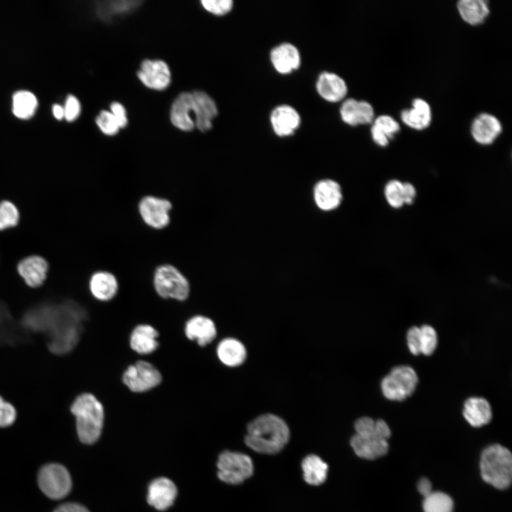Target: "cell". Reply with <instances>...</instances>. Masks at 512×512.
<instances>
[{
    "label": "cell",
    "instance_id": "27",
    "mask_svg": "<svg viewBox=\"0 0 512 512\" xmlns=\"http://www.w3.org/2000/svg\"><path fill=\"white\" fill-rule=\"evenodd\" d=\"M402 121L408 127L422 130L427 128L432 119L431 109L429 104L422 99H415L412 107L401 112Z\"/></svg>",
    "mask_w": 512,
    "mask_h": 512
},
{
    "label": "cell",
    "instance_id": "40",
    "mask_svg": "<svg viewBox=\"0 0 512 512\" xmlns=\"http://www.w3.org/2000/svg\"><path fill=\"white\" fill-rule=\"evenodd\" d=\"M64 110V117L68 122L76 119L80 113V103L78 98L69 95L65 100Z\"/></svg>",
    "mask_w": 512,
    "mask_h": 512
},
{
    "label": "cell",
    "instance_id": "28",
    "mask_svg": "<svg viewBox=\"0 0 512 512\" xmlns=\"http://www.w3.org/2000/svg\"><path fill=\"white\" fill-rule=\"evenodd\" d=\"M141 4L142 1L137 0L101 1L96 4V13L101 20L110 21L114 18L129 14Z\"/></svg>",
    "mask_w": 512,
    "mask_h": 512
},
{
    "label": "cell",
    "instance_id": "25",
    "mask_svg": "<svg viewBox=\"0 0 512 512\" xmlns=\"http://www.w3.org/2000/svg\"><path fill=\"white\" fill-rule=\"evenodd\" d=\"M317 206L324 210H331L339 206L342 194L340 186L332 180L319 181L314 191Z\"/></svg>",
    "mask_w": 512,
    "mask_h": 512
},
{
    "label": "cell",
    "instance_id": "39",
    "mask_svg": "<svg viewBox=\"0 0 512 512\" xmlns=\"http://www.w3.org/2000/svg\"><path fill=\"white\" fill-rule=\"evenodd\" d=\"M201 4L206 10L218 16L228 14L233 6L232 0H203Z\"/></svg>",
    "mask_w": 512,
    "mask_h": 512
},
{
    "label": "cell",
    "instance_id": "29",
    "mask_svg": "<svg viewBox=\"0 0 512 512\" xmlns=\"http://www.w3.org/2000/svg\"><path fill=\"white\" fill-rule=\"evenodd\" d=\"M328 465L319 456L309 454L302 462L304 481L310 485L319 486L324 483L328 474Z\"/></svg>",
    "mask_w": 512,
    "mask_h": 512
},
{
    "label": "cell",
    "instance_id": "37",
    "mask_svg": "<svg viewBox=\"0 0 512 512\" xmlns=\"http://www.w3.org/2000/svg\"><path fill=\"white\" fill-rule=\"evenodd\" d=\"M95 121L102 132L107 136L115 135L120 129L113 114L106 110L101 111Z\"/></svg>",
    "mask_w": 512,
    "mask_h": 512
},
{
    "label": "cell",
    "instance_id": "42",
    "mask_svg": "<svg viewBox=\"0 0 512 512\" xmlns=\"http://www.w3.org/2000/svg\"><path fill=\"white\" fill-rule=\"evenodd\" d=\"M110 112L116 119L119 128H124L127 124V117L124 107L119 102H112L110 105Z\"/></svg>",
    "mask_w": 512,
    "mask_h": 512
},
{
    "label": "cell",
    "instance_id": "14",
    "mask_svg": "<svg viewBox=\"0 0 512 512\" xmlns=\"http://www.w3.org/2000/svg\"><path fill=\"white\" fill-rule=\"evenodd\" d=\"M270 122L274 133L279 137L290 136L298 129L301 117L290 105H282L275 107L270 114Z\"/></svg>",
    "mask_w": 512,
    "mask_h": 512
},
{
    "label": "cell",
    "instance_id": "19",
    "mask_svg": "<svg viewBox=\"0 0 512 512\" xmlns=\"http://www.w3.org/2000/svg\"><path fill=\"white\" fill-rule=\"evenodd\" d=\"M270 60L278 73L289 74L299 67L301 56L296 46L289 43H284L272 50Z\"/></svg>",
    "mask_w": 512,
    "mask_h": 512
},
{
    "label": "cell",
    "instance_id": "26",
    "mask_svg": "<svg viewBox=\"0 0 512 512\" xmlns=\"http://www.w3.org/2000/svg\"><path fill=\"white\" fill-rule=\"evenodd\" d=\"M216 353L220 362L228 367L242 365L247 357L243 343L234 338H225L218 344Z\"/></svg>",
    "mask_w": 512,
    "mask_h": 512
},
{
    "label": "cell",
    "instance_id": "31",
    "mask_svg": "<svg viewBox=\"0 0 512 512\" xmlns=\"http://www.w3.org/2000/svg\"><path fill=\"white\" fill-rule=\"evenodd\" d=\"M399 130L398 122L392 117L383 114L374 120L371 127V135L375 143L380 146H385Z\"/></svg>",
    "mask_w": 512,
    "mask_h": 512
},
{
    "label": "cell",
    "instance_id": "20",
    "mask_svg": "<svg viewBox=\"0 0 512 512\" xmlns=\"http://www.w3.org/2000/svg\"><path fill=\"white\" fill-rule=\"evenodd\" d=\"M316 87L319 95L330 102L342 100L348 92L347 85L343 79L331 72H323L319 75Z\"/></svg>",
    "mask_w": 512,
    "mask_h": 512
},
{
    "label": "cell",
    "instance_id": "5",
    "mask_svg": "<svg viewBox=\"0 0 512 512\" xmlns=\"http://www.w3.org/2000/svg\"><path fill=\"white\" fill-rule=\"evenodd\" d=\"M418 383L416 371L410 366L400 365L392 368L381 380L383 396L390 400L402 401L415 390Z\"/></svg>",
    "mask_w": 512,
    "mask_h": 512
},
{
    "label": "cell",
    "instance_id": "18",
    "mask_svg": "<svg viewBox=\"0 0 512 512\" xmlns=\"http://www.w3.org/2000/svg\"><path fill=\"white\" fill-rule=\"evenodd\" d=\"M193 110V100L191 92H181L174 101L170 118L172 124L178 129L185 132L191 131L195 123L191 117Z\"/></svg>",
    "mask_w": 512,
    "mask_h": 512
},
{
    "label": "cell",
    "instance_id": "6",
    "mask_svg": "<svg viewBox=\"0 0 512 512\" xmlns=\"http://www.w3.org/2000/svg\"><path fill=\"white\" fill-rule=\"evenodd\" d=\"M217 466L218 478L230 484H240L254 472L252 459L238 452H223L218 457Z\"/></svg>",
    "mask_w": 512,
    "mask_h": 512
},
{
    "label": "cell",
    "instance_id": "46",
    "mask_svg": "<svg viewBox=\"0 0 512 512\" xmlns=\"http://www.w3.org/2000/svg\"><path fill=\"white\" fill-rule=\"evenodd\" d=\"M53 114L55 119L60 120L64 117V110L58 104H54L52 107Z\"/></svg>",
    "mask_w": 512,
    "mask_h": 512
},
{
    "label": "cell",
    "instance_id": "21",
    "mask_svg": "<svg viewBox=\"0 0 512 512\" xmlns=\"http://www.w3.org/2000/svg\"><path fill=\"white\" fill-rule=\"evenodd\" d=\"M502 130L501 124L494 115L481 113L473 121L471 134L474 140L483 145L490 144L497 138Z\"/></svg>",
    "mask_w": 512,
    "mask_h": 512
},
{
    "label": "cell",
    "instance_id": "11",
    "mask_svg": "<svg viewBox=\"0 0 512 512\" xmlns=\"http://www.w3.org/2000/svg\"><path fill=\"white\" fill-rule=\"evenodd\" d=\"M17 270L28 287L37 288L44 283L47 277L48 263L41 256L31 255L18 263Z\"/></svg>",
    "mask_w": 512,
    "mask_h": 512
},
{
    "label": "cell",
    "instance_id": "17",
    "mask_svg": "<svg viewBox=\"0 0 512 512\" xmlns=\"http://www.w3.org/2000/svg\"><path fill=\"white\" fill-rule=\"evenodd\" d=\"M340 115L346 124L356 126L372 122L374 110L368 102L350 98L346 100L341 105Z\"/></svg>",
    "mask_w": 512,
    "mask_h": 512
},
{
    "label": "cell",
    "instance_id": "3",
    "mask_svg": "<svg viewBox=\"0 0 512 512\" xmlns=\"http://www.w3.org/2000/svg\"><path fill=\"white\" fill-rule=\"evenodd\" d=\"M481 475L484 481L498 489H507L512 478V455L505 447L494 444L483 451Z\"/></svg>",
    "mask_w": 512,
    "mask_h": 512
},
{
    "label": "cell",
    "instance_id": "44",
    "mask_svg": "<svg viewBox=\"0 0 512 512\" xmlns=\"http://www.w3.org/2000/svg\"><path fill=\"white\" fill-rule=\"evenodd\" d=\"M416 196V190L410 183H403V197L405 204H411Z\"/></svg>",
    "mask_w": 512,
    "mask_h": 512
},
{
    "label": "cell",
    "instance_id": "36",
    "mask_svg": "<svg viewBox=\"0 0 512 512\" xmlns=\"http://www.w3.org/2000/svg\"><path fill=\"white\" fill-rule=\"evenodd\" d=\"M385 196L388 204L394 208H399L404 203L403 183L398 180H391L386 184L384 191Z\"/></svg>",
    "mask_w": 512,
    "mask_h": 512
},
{
    "label": "cell",
    "instance_id": "12",
    "mask_svg": "<svg viewBox=\"0 0 512 512\" xmlns=\"http://www.w3.org/2000/svg\"><path fill=\"white\" fill-rule=\"evenodd\" d=\"M177 489L168 478L161 477L151 482L148 488L147 502L156 510L169 508L175 501Z\"/></svg>",
    "mask_w": 512,
    "mask_h": 512
},
{
    "label": "cell",
    "instance_id": "8",
    "mask_svg": "<svg viewBox=\"0 0 512 512\" xmlns=\"http://www.w3.org/2000/svg\"><path fill=\"white\" fill-rule=\"evenodd\" d=\"M38 483L43 493L52 499L64 498L72 487L68 471L58 464H49L43 466L38 474Z\"/></svg>",
    "mask_w": 512,
    "mask_h": 512
},
{
    "label": "cell",
    "instance_id": "9",
    "mask_svg": "<svg viewBox=\"0 0 512 512\" xmlns=\"http://www.w3.org/2000/svg\"><path fill=\"white\" fill-rule=\"evenodd\" d=\"M161 380L159 370L145 361H138L129 366L122 375L124 384L134 393L149 391L159 385Z\"/></svg>",
    "mask_w": 512,
    "mask_h": 512
},
{
    "label": "cell",
    "instance_id": "22",
    "mask_svg": "<svg viewBox=\"0 0 512 512\" xmlns=\"http://www.w3.org/2000/svg\"><path fill=\"white\" fill-rule=\"evenodd\" d=\"M350 444L355 454L366 459L380 457L388 451V440L377 436H360L355 434Z\"/></svg>",
    "mask_w": 512,
    "mask_h": 512
},
{
    "label": "cell",
    "instance_id": "13",
    "mask_svg": "<svg viewBox=\"0 0 512 512\" xmlns=\"http://www.w3.org/2000/svg\"><path fill=\"white\" fill-rule=\"evenodd\" d=\"M192 93L193 100V112L195 114V126L201 132H205L212 127L213 119L218 114V108L215 101L207 93L200 90Z\"/></svg>",
    "mask_w": 512,
    "mask_h": 512
},
{
    "label": "cell",
    "instance_id": "2",
    "mask_svg": "<svg viewBox=\"0 0 512 512\" xmlns=\"http://www.w3.org/2000/svg\"><path fill=\"white\" fill-rule=\"evenodd\" d=\"M70 410L75 418L76 430L80 441L93 444L100 437L104 423V407L101 402L90 393L78 395Z\"/></svg>",
    "mask_w": 512,
    "mask_h": 512
},
{
    "label": "cell",
    "instance_id": "45",
    "mask_svg": "<svg viewBox=\"0 0 512 512\" xmlns=\"http://www.w3.org/2000/svg\"><path fill=\"white\" fill-rule=\"evenodd\" d=\"M417 490L424 497L431 494L432 484L430 480L427 478H421L417 483Z\"/></svg>",
    "mask_w": 512,
    "mask_h": 512
},
{
    "label": "cell",
    "instance_id": "23",
    "mask_svg": "<svg viewBox=\"0 0 512 512\" xmlns=\"http://www.w3.org/2000/svg\"><path fill=\"white\" fill-rule=\"evenodd\" d=\"M462 414L471 426L480 427L491 421L492 410L486 399L481 397H471L464 402Z\"/></svg>",
    "mask_w": 512,
    "mask_h": 512
},
{
    "label": "cell",
    "instance_id": "41",
    "mask_svg": "<svg viewBox=\"0 0 512 512\" xmlns=\"http://www.w3.org/2000/svg\"><path fill=\"white\" fill-rule=\"evenodd\" d=\"M407 345L410 353L415 356L421 354L420 327L412 326L406 334Z\"/></svg>",
    "mask_w": 512,
    "mask_h": 512
},
{
    "label": "cell",
    "instance_id": "34",
    "mask_svg": "<svg viewBox=\"0 0 512 512\" xmlns=\"http://www.w3.org/2000/svg\"><path fill=\"white\" fill-rule=\"evenodd\" d=\"M19 219L20 213L14 203L8 200L0 202V231L16 227Z\"/></svg>",
    "mask_w": 512,
    "mask_h": 512
},
{
    "label": "cell",
    "instance_id": "15",
    "mask_svg": "<svg viewBox=\"0 0 512 512\" xmlns=\"http://www.w3.org/2000/svg\"><path fill=\"white\" fill-rule=\"evenodd\" d=\"M88 286L92 297L100 302L112 300L119 290L117 278L107 270L95 272L89 279Z\"/></svg>",
    "mask_w": 512,
    "mask_h": 512
},
{
    "label": "cell",
    "instance_id": "38",
    "mask_svg": "<svg viewBox=\"0 0 512 512\" xmlns=\"http://www.w3.org/2000/svg\"><path fill=\"white\" fill-rule=\"evenodd\" d=\"M16 409L9 401L0 395V427L11 426L16 420Z\"/></svg>",
    "mask_w": 512,
    "mask_h": 512
},
{
    "label": "cell",
    "instance_id": "1",
    "mask_svg": "<svg viewBox=\"0 0 512 512\" xmlns=\"http://www.w3.org/2000/svg\"><path fill=\"white\" fill-rule=\"evenodd\" d=\"M287 424L279 416L267 413L252 420L247 426L245 444L253 451L267 454L280 452L289 442Z\"/></svg>",
    "mask_w": 512,
    "mask_h": 512
},
{
    "label": "cell",
    "instance_id": "33",
    "mask_svg": "<svg viewBox=\"0 0 512 512\" xmlns=\"http://www.w3.org/2000/svg\"><path fill=\"white\" fill-rule=\"evenodd\" d=\"M422 506L424 512H452L454 504L449 495L435 491L425 497Z\"/></svg>",
    "mask_w": 512,
    "mask_h": 512
},
{
    "label": "cell",
    "instance_id": "10",
    "mask_svg": "<svg viewBox=\"0 0 512 512\" xmlns=\"http://www.w3.org/2000/svg\"><path fill=\"white\" fill-rule=\"evenodd\" d=\"M140 81L147 87L163 90L171 82V72L168 65L161 60H145L137 73Z\"/></svg>",
    "mask_w": 512,
    "mask_h": 512
},
{
    "label": "cell",
    "instance_id": "43",
    "mask_svg": "<svg viewBox=\"0 0 512 512\" xmlns=\"http://www.w3.org/2000/svg\"><path fill=\"white\" fill-rule=\"evenodd\" d=\"M53 512H90L84 506L78 503H65L58 506Z\"/></svg>",
    "mask_w": 512,
    "mask_h": 512
},
{
    "label": "cell",
    "instance_id": "7",
    "mask_svg": "<svg viewBox=\"0 0 512 512\" xmlns=\"http://www.w3.org/2000/svg\"><path fill=\"white\" fill-rule=\"evenodd\" d=\"M173 205L166 198L154 195L142 197L137 206L142 222L149 228L160 230L169 226Z\"/></svg>",
    "mask_w": 512,
    "mask_h": 512
},
{
    "label": "cell",
    "instance_id": "4",
    "mask_svg": "<svg viewBox=\"0 0 512 512\" xmlns=\"http://www.w3.org/2000/svg\"><path fill=\"white\" fill-rule=\"evenodd\" d=\"M153 285L161 298L178 301L186 300L191 290L187 277L178 267L169 263L161 264L155 268Z\"/></svg>",
    "mask_w": 512,
    "mask_h": 512
},
{
    "label": "cell",
    "instance_id": "35",
    "mask_svg": "<svg viewBox=\"0 0 512 512\" xmlns=\"http://www.w3.org/2000/svg\"><path fill=\"white\" fill-rule=\"evenodd\" d=\"M420 332L421 354L430 356L434 353L437 346V334L435 329L428 324H424L420 326Z\"/></svg>",
    "mask_w": 512,
    "mask_h": 512
},
{
    "label": "cell",
    "instance_id": "16",
    "mask_svg": "<svg viewBox=\"0 0 512 512\" xmlns=\"http://www.w3.org/2000/svg\"><path fill=\"white\" fill-rule=\"evenodd\" d=\"M184 331L188 339L196 341L200 346L210 343L217 335L213 321L202 315H196L189 319L185 324Z\"/></svg>",
    "mask_w": 512,
    "mask_h": 512
},
{
    "label": "cell",
    "instance_id": "30",
    "mask_svg": "<svg viewBox=\"0 0 512 512\" xmlns=\"http://www.w3.org/2000/svg\"><path fill=\"white\" fill-rule=\"evenodd\" d=\"M457 9L461 17L471 25L482 23L489 13L488 4L484 0H461Z\"/></svg>",
    "mask_w": 512,
    "mask_h": 512
},
{
    "label": "cell",
    "instance_id": "24",
    "mask_svg": "<svg viewBox=\"0 0 512 512\" xmlns=\"http://www.w3.org/2000/svg\"><path fill=\"white\" fill-rule=\"evenodd\" d=\"M159 333L149 324L137 325L132 331L129 338L130 347L139 354L153 353L159 346Z\"/></svg>",
    "mask_w": 512,
    "mask_h": 512
},
{
    "label": "cell",
    "instance_id": "32",
    "mask_svg": "<svg viewBox=\"0 0 512 512\" xmlns=\"http://www.w3.org/2000/svg\"><path fill=\"white\" fill-rule=\"evenodd\" d=\"M37 106V98L30 91L18 90L13 95L12 112L19 119L31 118L34 114Z\"/></svg>",
    "mask_w": 512,
    "mask_h": 512
}]
</instances>
